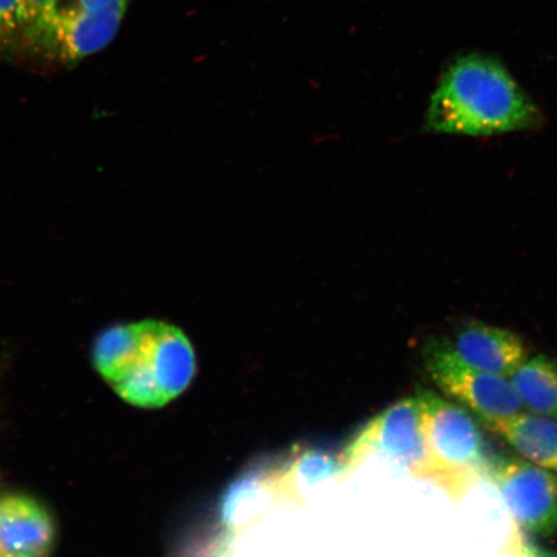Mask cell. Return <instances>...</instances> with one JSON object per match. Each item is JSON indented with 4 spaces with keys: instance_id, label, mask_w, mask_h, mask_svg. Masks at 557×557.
<instances>
[{
    "instance_id": "4fadbf2b",
    "label": "cell",
    "mask_w": 557,
    "mask_h": 557,
    "mask_svg": "<svg viewBox=\"0 0 557 557\" xmlns=\"http://www.w3.org/2000/svg\"><path fill=\"white\" fill-rule=\"evenodd\" d=\"M20 52V0H0V60L18 61Z\"/></svg>"
},
{
    "instance_id": "6da1fadb",
    "label": "cell",
    "mask_w": 557,
    "mask_h": 557,
    "mask_svg": "<svg viewBox=\"0 0 557 557\" xmlns=\"http://www.w3.org/2000/svg\"><path fill=\"white\" fill-rule=\"evenodd\" d=\"M543 116L511 74L484 55L457 59L445 70L428 109L434 134L487 137L539 128Z\"/></svg>"
},
{
    "instance_id": "8992f818",
    "label": "cell",
    "mask_w": 557,
    "mask_h": 557,
    "mask_svg": "<svg viewBox=\"0 0 557 557\" xmlns=\"http://www.w3.org/2000/svg\"><path fill=\"white\" fill-rule=\"evenodd\" d=\"M485 482L498 492L522 531L537 535L557 531V473L524 458L492 457Z\"/></svg>"
},
{
    "instance_id": "7a4b0ae2",
    "label": "cell",
    "mask_w": 557,
    "mask_h": 557,
    "mask_svg": "<svg viewBox=\"0 0 557 557\" xmlns=\"http://www.w3.org/2000/svg\"><path fill=\"white\" fill-rule=\"evenodd\" d=\"M428 449V482L459 503L485 482L492 457L470 412L433 392L418 393Z\"/></svg>"
},
{
    "instance_id": "3957f363",
    "label": "cell",
    "mask_w": 557,
    "mask_h": 557,
    "mask_svg": "<svg viewBox=\"0 0 557 557\" xmlns=\"http://www.w3.org/2000/svg\"><path fill=\"white\" fill-rule=\"evenodd\" d=\"M195 374L190 341L176 326L139 322L138 345L131 364L113 383L124 401L139 408L164 407L183 394Z\"/></svg>"
},
{
    "instance_id": "9a60e30c",
    "label": "cell",
    "mask_w": 557,
    "mask_h": 557,
    "mask_svg": "<svg viewBox=\"0 0 557 557\" xmlns=\"http://www.w3.org/2000/svg\"><path fill=\"white\" fill-rule=\"evenodd\" d=\"M505 547L506 554L511 557H557V553L547 552V549L535 546L527 537L524 531L513 521Z\"/></svg>"
},
{
    "instance_id": "ba28073f",
    "label": "cell",
    "mask_w": 557,
    "mask_h": 557,
    "mask_svg": "<svg viewBox=\"0 0 557 557\" xmlns=\"http://www.w3.org/2000/svg\"><path fill=\"white\" fill-rule=\"evenodd\" d=\"M450 346L466 363L505 379L527 359L518 334L484 323L465 325Z\"/></svg>"
},
{
    "instance_id": "7c38bea8",
    "label": "cell",
    "mask_w": 557,
    "mask_h": 557,
    "mask_svg": "<svg viewBox=\"0 0 557 557\" xmlns=\"http://www.w3.org/2000/svg\"><path fill=\"white\" fill-rule=\"evenodd\" d=\"M54 2L55 0H20L21 52L18 61L26 62Z\"/></svg>"
},
{
    "instance_id": "8fae6325",
    "label": "cell",
    "mask_w": 557,
    "mask_h": 557,
    "mask_svg": "<svg viewBox=\"0 0 557 557\" xmlns=\"http://www.w3.org/2000/svg\"><path fill=\"white\" fill-rule=\"evenodd\" d=\"M508 381L529 412L557 420L556 361L545 355L527 358Z\"/></svg>"
},
{
    "instance_id": "5b68a950",
    "label": "cell",
    "mask_w": 557,
    "mask_h": 557,
    "mask_svg": "<svg viewBox=\"0 0 557 557\" xmlns=\"http://www.w3.org/2000/svg\"><path fill=\"white\" fill-rule=\"evenodd\" d=\"M426 368L447 398L490 424L524 410L510 381L466 363L449 343H434L426 350Z\"/></svg>"
},
{
    "instance_id": "9c48e42d",
    "label": "cell",
    "mask_w": 557,
    "mask_h": 557,
    "mask_svg": "<svg viewBox=\"0 0 557 557\" xmlns=\"http://www.w3.org/2000/svg\"><path fill=\"white\" fill-rule=\"evenodd\" d=\"M486 426L510 444L521 458L557 473V420L521 412Z\"/></svg>"
},
{
    "instance_id": "30bf717a",
    "label": "cell",
    "mask_w": 557,
    "mask_h": 557,
    "mask_svg": "<svg viewBox=\"0 0 557 557\" xmlns=\"http://www.w3.org/2000/svg\"><path fill=\"white\" fill-rule=\"evenodd\" d=\"M345 472L343 459L320 449H299L287 462L270 469L271 484L277 500L299 503L305 492Z\"/></svg>"
},
{
    "instance_id": "52a82bcc",
    "label": "cell",
    "mask_w": 557,
    "mask_h": 557,
    "mask_svg": "<svg viewBox=\"0 0 557 557\" xmlns=\"http://www.w3.org/2000/svg\"><path fill=\"white\" fill-rule=\"evenodd\" d=\"M55 539L52 515L24 494L0 497V557H48Z\"/></svg>"
},
{
    "instance_id": "5bb4252c",
    "label": "cell",
    "mask_w": 557,
    "mask_h": 557,
    "mask_svg": "<svg viewBox=\"0 0 557 557\" xmlns=\"http://www.w3.org/2000/svg\"><path fill=\"white\" fill-rule=\"evenodd\" d=\"M113 0H55L50 15L46 21L47 30L52 33L64 30L76 18L102 9Z\"/></svg>"
},
{
    "instance_id": "277c9868",
    "label": "cell",
    "mask_w": 557,
    "mask_h": 557,
    "mask_svg": "<svg viewBox=\"0 0 557 557\" xmlns=\"http://www.w3.org/2000/svg\"><path fill=\"white\" fill-rule=\"evenodd\" d=\"M372 456L386 459L409 476L426 480L428 449L417 396L403 399L373 418L341 459L348 471Z\"/></svg>"
}]
</instances>
